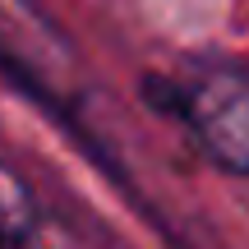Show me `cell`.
Here are the masks:
<instances>
[{
    "instance_id": "1",
    "label": "cell",
    "mask_w": 249,
    "mask_h": 249,
    "mask_svg": "<svg viewBox=\"0 0 249 249\" xmlns=\"http://www.w3.org/2000/svg\"><path fill=\"white\" fill-rule=\"evenodd\" d=\"M143 97L226 176H249V70L217 55L157 70L143 79Z\"/></svg>"
},
{
    "instance_id": "2",
    "label": "cell",
    "mask_w": 249,
    "mask_h": 249,
    "mask_svg": "<svg viewBox=\"0 0 249 249\" xmlns=\"http://www.w3.org/2000/svg\"><path fill=\"white\" fill-rule=\"evenodd\" d=\"M33 235V198L14 176L0 171V249H23Z\"/></svg>"
},
{
    "instance_id": "3",
    "label": "cell",
    "mask_w": 249,
    "mask_h": 249,
    "mask_svg": "<svg viewBox=\"0 0 249 249\" xmlns=\"http://www.w3.org/2000/svg\"><path fill=\"white\" fill-rule=\"evenodd\" d=\"M0 70H5V74H14V79H18V88L46 92V88H42V79H37V60L28 55L23 33H18V23L5 14V9H0Z\"/></svg>"
}]
</instances>
